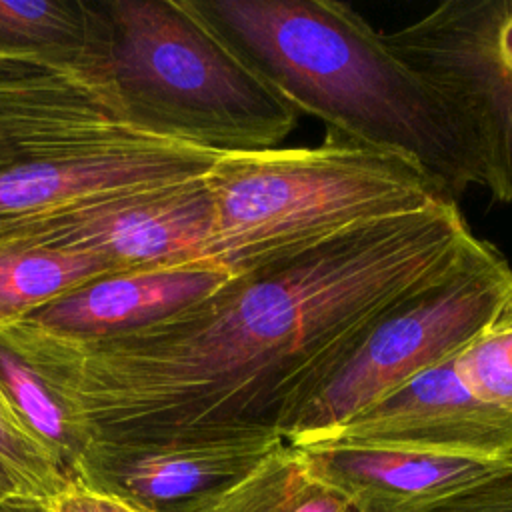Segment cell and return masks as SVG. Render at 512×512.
<instances>
[{"label": "cell", "instance_id": "6da1fadb", "mask_svg": "<svg viewBox=\"0 0 512 512\" xmlns=\"http://www.w3.org/2000/svg\"><path fill=\"white\" fill-rule=\"evenodd\" d=\"M472 236L444 200L238 272L140 328L80 338L18 320L0 342L54 394L84 450L280 436L288 408Z\"/></svg>", "mask_w": 512, "mask_h": 512}, {"label": "cell", "instance_id": "7a4b0ae2", "mask_svg": "<svg viewBox=\"0 0 512 512\" xmlns=\"http://www.w3.org/2000/svg\"><path fill=\"white\" fill-rule=\"evenodd\" d=\"M186 2L298 114L412 160L454 200L470 186L486 188L468 124L352 6L336 0Z\"/></svg>", "mask_w": 512, "mask_h": 512}, {"label": "cell", "instance_id": "3957f363", "mask_svg": "<svg viewBox=\"0 0 512 512\" xmlns=\"http://www.w3.org/2000/svg\"><path fill=\"white\" fill-rule=\"evenodd\" d=\"M220 156L130 120L110 72L0 64V250L202 182Z\"/></svg>", "mask_w": 512, "mask_h": 512}, {"label": "cell", "instance_id": "277c9868", "mask_svg": "<svg viewBox=\"0 0 512 512\" xmlns=\"http://www.w3.org/2000/svg\"><path fill=\"white\" fill-rule=\"evenodd\" d=\"M206 188L210 258L232 272L454 200L412 160L330 130L318 146L222 154Z\"/></svg>", "mask_w": 512, "mask_h": 512}, {"label": "cell", "instance_id": "5b68a950", "mask_svg": "<svg viewBox=\"0 0 512 512\" xmlns=\"http://www.w3.org/2000/svg\"><path fill=\"white\" fill-rule=\"evenodd\" d=\"M110 76L138 126L220 154L280 146L298 112L186 0H102Z\"/></svg>", "mask_w": 512, "mask_h": 512}, {"label": "cell", "instance_id": "8992f818", "mask_svg": "<svg viewBox=\"0 0 512 512\" xmlns=\"http://www.w3.org/2000/svg\"><path fill=\"white\" fill-rule=\"evenodd\" d=\"M512 306V266L490 242L470 238L462 254L384 310L284 414L278 434L296 448L454 360Z\"/></svg>", "mask_w": 512, "mask_h": 512}, {"label": "cell", "instance_id": "52a82bcc", "mask_svg": "<svg viewBox=\"0 0 512 512\" xmlns=\"http://www.w3.org/2000/svg\"><path fill=\"white\" fill-rule=\"evenodd\" d=\"M382 36L468 124L486 190L512 206V0H446Z\"/></svg>", "mask_w": 512, "mask_h": 512}, {"label": "cell", "instance_id": "ba28073f", "mask_svg": "<svg viewBox=\"0 0 512 512\" xmlns=\"http://www.w3.org/2000/svg\"><path fill=\"white\" fill-rule=\"evenodd\" d=\"M454 360L414 376L314 444L512 460V414L478 398L460 380Z\"/></svg>", "mask_w": 512, "mask_h": 512}, {"label": "cell", "instance_id": "9c48e42d", "mask_svg": "<svg viewBox=\"0 0 512 512\" xmlns=\"http://www.w3.org/2000/svg\"><path fill=\"white\" fill-rule=\"evenodd\" d=\"M284 440L250 436L148 448H86L72 478L140 512H214Z\"/></svg>", "mask_w": 512, "mask_h": 512}, {"label": "cell", "instance_id": "30bf717a", "mask_svg": "<svg viewBox=\"0 0 512 512\" xmlns=\"http://www.w3.org/2000/svg\"><path fill=\"white\" fill-rule=\"evenodd\" d=\"M212 230L214 208L204 178L68 220L18 248L90 254L106 260L120 274L212 260Z\"/></svg>", "mask_w": 512, "mask_h": 512}, {"label": "cell", "instance_id": "8fae6325", "mask_svg": "<svg viewBox=\"0 0 512 512\" xmlns=\"http://www.w3.org/2000/svg\"><path fill=\"white\" fill-rule=\"evenodd\" d=\"M300 450L310 468L340 488L360 512H428L512 462L356 444Z\"/></svg>", "mask_w": 512, "mask_h": 512}, {"label": "cell", "instance_id": "7c38bea8", "mask_svg": "<svg viewBox=\"0 0 512 512\" xmlns=\"http://www.w3.org/2000/svg\"><path fill=\"white\" fill-rule=\"evenodd\" d=\"M238 272L220 262L110 274L60 296L24 320L64 336H106L146 326L214 294Z\"/></svg>", "mask_w": 512, "mask_h": 512}, {"label": "cell", "instance_id": "4fadbf2b", "mask_svg": "<svg viewBox=\"0 0 512 512\" xmlns=\"http://www.w3.org/2000/svg\"><path fill=\"white\" fill-rule=\"evenodd\" d=\"M0 64L110 72L102 0H0Z\"/></svg>", "mask_w": 512, "mask_h": 512}, {"label": "cell", "instance_id": "5bb4252c", "mask_svg": "<svg viewBox=\"0 0 512 512\" xmlns=\"http://www.w3.org/2000/svg\"><path fill=\"white\" fill-rule=\"evenodd\" d=\"M118 274L90 254L56 248L0 250V330L94 280Z\"/></svg>", "mask_w": 512, "mask_h": 512}, {"label": "cell", "instance_id": "9a60e30c", "mask_svg": "<svg viewBox=\"0 0 512 512\" xmlns=\"http://www.w3.org/2000/svg\"><path fill=\"white\" fill-rule=\"evenodd\" d=\"M214 512H360L334 484L320 478L300 448L282 442Z\"/></svg>", "mask_w": 512, "mask_h": 512}, {"label": "cell", "instance_id": "2e32d148", "mask_svg": "<svg viewBox=\"0 0 512 512\" xmlns=\"http://www.w3.org/2000/svg\"><path fill=\"white\" fill-rule=\"evenodd\" d=\"M0 384L24 426L72 478L76 462L84 452V442L74 422L32 368L2 342Z\"/></svg>", "mask_w": 512, "mask_h": 512}, {"label": "cell", "instance_id": "e0dca14e", "mask_svg": "<svg viewBox=\"0 0 512 512\" xmlns=\"http://www.w3.org/2000/svg\"><path fill=\"white\" fill-rule=\"evenodd\" d=\"M68 480L64 468L24 426L0 384V500L24 498L46 504Z\"/></svg>", "mask_w": 512, "mask_h": 512}, {"label": "cell", "instance_id": "ac0fdd59", "mask_svg": "<svg viewBox=\"0 0 512 512\" xmlns=\"http://www.w3.org/2000/svg\"><path fill=\"white\" fill-rule=\"evenodd\" d=\"M454 366L478 398L512 414V306L462 350Z\"/></svg>", "mask_w": 512, "mask_h": 512}, {"label": "cell", "instance_id": "d6986e66", "mask_svg": "<svg viewBox=\"0 0 512 512\" xmlns=\"http://www.w3.org/2000/svg\"><path fill=\"white\" fill-rule=\"evenodd\" d=\"M428 512H512V462Z\"/></svg>", "mask_w": 512, "mask_h": 512}, {"label": "cell", "instance_id": "ffe728a7", "mask_svg": "<svg viewBox=\"0 0 512 512\" xmlns=\"http://www.w3.org/2000/svg\"><path fill=\"white\" fill-rule=\"evenodd\" d=\"M48 512H140L128 502L94 490L74 478L46 502Z\"/></svg>", "mask_w": 512, "mask_h": 512}, {"label": "cell", "instance_id": "44dd1931", "mask_svg": "<svg viewBox=\"0 0 512 512\" xmlns=\"http://www.w3.org/2000/svg\"><path fill=\"white\" fill-rule=\"evenodd\" d=\"M0 512H48V510H46V504L38 500L10 498V500H0Z\"/></svg>", "mask_w": 512, "mask_h": 512}]
</instances>
